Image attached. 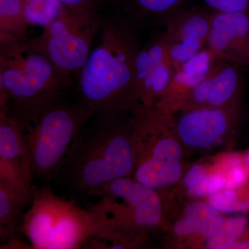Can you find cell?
<instances>
[{"label":"cell","mask_w":249,"mask_h":249,"mask_svg":"<svg viewBox=\"0 0 249 249\" xmlns=\"http://www.w3.org/2000/svg\"><path fill=\"white\" fill-rule=\"evenodd\" d=\"M31 194L0 182V240L4 244L14 238L22 219L23 209L29 204Z\"/></svg>","instance_id":"16"},{"label":"cell","mask_w":249,"mask_h":249,"mask_svg":"<svg viewBox=\"0 0 249 249\" xmlns=\"http://www.w3.org/2000/svg\"><path fill=\"white\" fill-rule=\"evenodd\" d=\"M29 205L20 224L31 248L74 249L91 238L110 243L114 238L101 214L60 197L48 187L33 186Z\"/></svg>","instance_id":"4"},{"label":"cell","mask_w":249,"mask_h":249,"mask_svg":"<svg viewBox=\"0 0 249 249\" xmlns=\"http://www.w3.org/2000/svg\"><path fill=\"white\" fill-rule=\"evenodd\" d=\"M247 124H248V127L249 129V103L248 106V111H247Z\"/></svg>","instance_id":"30"},{"label":"cell","mask_w":249,"mask_h":249,"mask_svg":"<svg viewBox=\"0 0 249 249\" xmlns=\"http://www.w3.org/2000/svg\"><path fill=\"white\" fill-rule=\"evenodd\" d=\"M24 9V0H0L1 39L24 38L29 24Z\"/></svg>","instance_id":"19"},{"label":"cell","mask_w":249,"mask_h":249,"mask_svg":"<svg viewBox=\"0 0 249 249\" xmlns=\"http://www.w3.org/2000/svg\"><path fill=\"white\" fill-rule=\"evenodd\" d=\"M101 197L91 208L106 219L114 233L110 249L141 248L149 236L168 229L161 193L132 178L108 183Z\"/></svg>","instance_id":"6"},{"label":"cell","mask_w":249,"mask_h":249,"mask_svg":"<svg viewBox=\"0 0 249 249\" xmlns=\"http://www.w3.org/2000/svg\"><path fill=\"white\" fill-rule=\"evenodd\" d=\"M103 23L93 9H65L32 40L65 76L77 79Z\"/></svg>","instance_id":"8"},{"label":"cell","mask_w":249,"mask_h":249,"mask_svg":"<svg viewBox=\"0 0 249 249\" xmlns=\"http://www.w3.org/2000/svg\"><path fill=\"white\" fill-rule=\"evenodd\" d=\"M211 165L206 163H196L184 170L178 184V191H185L188 188L196 186L204 179L210 173Z\"/></svg>","instance_id":"24"},{"label":"cell","mask_w":249,"mask_h":249,"mask_svg":"<svg viewBox=\"0 0 249 249\" xmlns=\"http://www.w3.org/2000/svg\"><path fill=\"white\" fill-rule=\"evenodd\" d=\"M96 0H90V1H91V3H92L93 5H94L95 1H96Z\"/></svg>","instance_id":"31"},{"label":"cell","mask_w":249,"mask_h":249,"mask_svg":"<svg viewBox=\"0 0 249 249\" xmlns=\"http://www.w3.org/2000/svg\"><path fill=\"white\" fill-rule=\"evenodd\" d=\"M226 187V178L222 173L210 172L209 175L196 186L185 191L186 196L191 198L208 197Z\"/></svg>","instance_id":"23"},{"label":"cell","mask_w":249,"mask_h":249,"mask_svg":"<svg viewBox=\"0 0 249 249\" xmlns=\"http://www.w3.org/2000/svg\"><path fill=\"white\" fill-rule=\"evenodd\" d=\"M33 178L24 129L13 116L0 111V182L31 194Z\"/></svg>","instance_id":"13"},{"label":"cell","mask_w":249,"mask_h":249,"mask_svg":"<svg viewBox=\"0 0 249 249\" xmlns=\"http://www.w3.org/2000/svg\"><path fill=\"white\" fill-rule=\"evenodd\" d=\"M66 9H93V5L90 0H58Z\"/></svg>","instance_id":"27"},{"label":"cell","mask_w":249,"mask_h":249,"mask_svg":"<svg viewBox=\"0 0 249 249\" xmlns=\"http://www.w3.org/2000/svg\"><path fill=\"white\" fill-rule=\"evenodd\" d=\"M174 71L160 33L141 47L136 58L134 79L139 105L145 107L155 106L168 89Z\"/></svg>","instance_id":"11"},{"label":"cell","mask_w":249,"mask_h":249,"mask_svg":"<svg viewBox=\"0 0 249 249\" xmlns=\"http://www.w3.org/2000/svg\"><path fill=\"white\" fill-rule=\"evenodd\" d=\"M206 201L220 213H245L249 212L245 202L241 200L238 190L224 188L208 196Z\"/></svg>","instance_id":"22"},{"label":"cell","mask_w":249,"mask_h":249,"mask_svg":"<svg viewBox=\"0 0 249 249\" xmlns=\"http://www.w3.org/2000/svg\"><path fill=\"white\" fill-rule=\"evenodd\" d=\"M217 61L205 47L175 70L168 89L152 107L175 115L181 110L187 98L209 74Z\"/></svg>","instance_id":"15"},{"label":"cell","mask_w":249,"mask_h":249,"mask_svg":"<svg viewBox=\"0 0 249 249\" xmlns=\"http://www.w3.org/2000/svg\"><path fill=\"white\" fill-rule=\"evenodd\" d=\"M206 48L217 60L249 70V12L212 11Z\"/></svg>","instance_id":"12"},{"label":"cell","mask_w":249,"mask_h":249,"mask_svg":"<svg viewBox=\"0 0 249 249\" xmlns=\"http://www.w3.org/2000/svg\"><path fill=\"white\" fill-rule=\"evenodd\" d=\"M71 84L32 40H1L0 111L23 129Z\"/></svg>","instance_id":"3"},{"label":"cell","mask_w":249,"mask_h":249,"mask_svg":"<svg viewBox=\"0 0 249 249\" xmlns=\"http://www.w3.org/2000/svg\"><path fill=\"white\" fill-rule=\"evenodd\" d=\"M242 115V98L225 107L196 108L174 116L184 152L205 153L226 147L235 139Z\"/></svg>","instance_id":"9"},{"label":"cell","mask_w":249,"mask_h":249,"mask_svg":"<svg viewBox=\"0 0 249 249\" xmlns=\"http://www.w3.org/2000/svg\"><path fill=\"white\" fill-rule=\"evenodd\" d=\"M95 114L81 100L73 102L63 96L28 124L24 139L34 177L45 182L53 180L72 142Z\"/></svg>","instance_id":"7"},{"label":"cell","mask_w":249,"mask_h":249,"mask_svg":"<svg viewBox=\"0 0 249 249\" xmlns=\"http://www.w3.org/2000/svg\"><path fill=\"white\" fill-rule=\"evenodd\" d=\"M211 14L199 7L187 8L165 18L160 24L168 58L174 70L206 47L211 29Z\"/></svg>","instance_id":"10"},{"label":"cell","mask_w":249,"mask_h":249,"mask_svg":"<svg viewBox=\"0 0 249 249\" xmlns=\"http://www.w3.org/2000/svg\"><path fill=\"white\" fill-rule=\"evenodd\" d=\"M187 0H123L124 16L137 27L145 22H161L186 6Z\"/></svg>","instance_id":"17"},{"label":"cell","mask_w":249,"mask_h":249,"mask_svg":"<svg viewBox=\"0 0 249 249\" xmlns=\"http://www.w3.org/2000/svg\"><path fill=\"white\" fill-rule=\"evenodd\" d=\"M249 225L248 217L245 214L226 218L218 231L206 241L204 248L229 249L236 240L243 235Z\"/></svg>","instance_id":"20"},{"label":"cell","mask_w":249,"mask_h":249,"mask_svg":"<svg viewBox=\"0 0 249 249\" xmlns=\"http://www.w3.org/2000/svg\"><path fill=\"white\" fill-rule=\"evenodd\" d=\"M224 177L227 188L239 190L249 183V172L245 161L229 168L224 174Z\"/></svg>","instance_id":"25"},{"label":"cell","mask_w":249,"mask_h":249,"mask_svg":"<svg viewBox=\"0 0 249 249\" xmlns=\"http://www.w3.org/2000/svg\"><path fill=\"white\" fill-rule=\"evenodd\" d=\"M219 213L208 201H195L187 205L181 217L170 230L173 245L184 246L203 223Z\"/></svg>","instance_id":"18"},{"label":"cell","mask_w":249,"mask_h":249,"mask_svg":"<svg viewBox=\"0 0 249 249\" xmlns=\"http://www.w3.org/2000/svg\"><path fill=\"white\" fill-rule=\"evenodd\" d=\"M24 16L29 24L47 27L63 12L58 0H24Z\"/></svg>","instance_id":"21"},{"label":"cell","mask_w":249,"mask_h":249,"mask_svg":"<svg viewBox=\"0 0 249 249\" xmlns=\"http://www.w3.org/2000/svg\"><path fill=\"white\" fill-rule=\"evenodd\" d=\"M229 249H249V225L243 235L241 236L238 240H236Z\"/></svg>","instance_id":"28"},{"label":"cell","mask_w":249,"mask_h":249,"mask_svg":"<svg viewBox=\"0 0 249 249\" xmlns=\"http://www.w3.org/2000/svg\"><path fill=\"white\" fill-rule=\"evenodd\" d=\"M244 160H245V163L247 165V168H248L249 172V149L247 150V152L243 153Z\"/></svg>","instance_id":"29"},{"label":"cell","mask_w":249,"mask_h":249,"mask_svg":"<svg viewBox=\"0 0 249 249\" xmlns=\"http://www.w3.org/2000/svg\"><path fill=\"white\" fill-rule=\"evenodd\" d=\"M214 12H249V0H202Z\"/></svg>","instance_id":"26"},{"label":"cell","mask_w":249,"mask_h":249,"mask_svg":"<svg viewBox=\"0 0 249 249\" xmlns=\"http://www.w3.org/2000/svg\"><path fill=\"white\" fill-rule=\"evenodd\" d=\"M131 142L136 181L163 193L176 186L184 172V150L175 116L139 105L133 110Z\"/></svg>","instance_id":"5"},{"label":"cell","mask_w":249,"mask_h":249,"mask_svg":"<svg viewBox=\"0 0 249 249\" xmlns=\"http://www.w3.org/2000/svg\"><path fill=\"white\" fill-rule=\"evenodd\" d=\"M94 116L92 124L72 142L53 178L62 189L79 197L101 196L108 183L132 178L134 173L133 111Z\"/></svg>","instance_id":"1"},{"label":"cell","mask_w":249,"mask_h":249,"mask_svg":"<svg viewBox=\"0 0 249 249\" xmlns=\"http://www.w3.org/2000/svg\"><path fill=\"white\" fill-rule=\"evenodd\" d=\"M244 71L233 64L217 60L209 74L187 98L180 111L225 107L242 98Z\"/></svg>","instance_id":"14"},{"label":"cell","mask_w":249,"mask_h":249,"mask_svg":"<svg viewBox=\"0 0 249 249\" xmlns=\"http://www.w3.org/2000/svg\"><path fill=\"white\" fill-rule=\"evenodd\" d=\"M137 27L124 15L103 20L97 45L78 78L80 99L98 112H130L139 106L134 79L142 46Z\"/></svg>","instance_id":"2"}]
</instances>
